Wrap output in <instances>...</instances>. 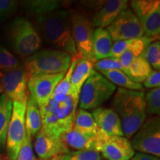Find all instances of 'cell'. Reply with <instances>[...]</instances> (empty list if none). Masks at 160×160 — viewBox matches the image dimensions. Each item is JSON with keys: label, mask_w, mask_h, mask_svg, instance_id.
I'll list each match as a JSON object with an SVG mask.
<instances>
[{"label": "cell", "mask_w": 160, "mask_h": 160, "mask_svg": "<svg viewBox=\"0 0 160 160\" xmlns=\"http://www.w3.org/2000/svg\"><path fill=\"white\" fill-rule=\"evenodd\" d=\"M35 24L42 41L44 40L57 50L66 52L72 59H79L72 36L70 11L57 10L36 18Z\"/></svg>", "instance_id": "cell-1"}, {"label": "cell", "mask_w": 160, "mask_h": 160, "mask_svg": "<svg viewBox=\"0 0 160 160\" xmlns=\"http://www.w3.org/2000/svg\"><path fill=\"white\" fill-rule=\"evenodd\" d=\"M111 108L119 116L123 135L130 139L145 121V93L119 88L111 102Z\"/></svg>", "instance_id": "cell-2"}, {"label": "cell", "mask_w": 160, "mask_h": 160, "mask_svg": "<svg viewBox=\"0 0 160 160\" xmlns=\"http://www.w3.org/2000/svg\"><path fill=\"white\" fill-rule=\"evenodd\" d=\"M79 102L68 95L61 102L50 100L40 110L42 120L41 130L48 135L60 137L73 129Z\"/></svg>", "instance_id": "cell-3"}, {"label": "cell", "mask_w": 160, "mask_h": 160, "mask_svg": "<svg viewBox=\"0 0 160 160\" xmlns=\"http://www.w3.org/2000/svg\"><path fill=\"white\" fill-rule=\"evenodd\" d=\"M68 53L57 49H43L24 59L22 64L28 78L57 74L68 70L72 61Z\"/></svg>", "instance_id": "cell-4"}, {"label": "cell", "mask_w": 160, "mask_h": 160, "mask_svg": "<svg viewBox=\"0 0 160 160\" xmlns=\"http://www.w3.org/2000/svg\"><path fill=\"white\" fill-rule=\"evenodd\" d=\"M8 38L13 52L25 59L37 52L42 45L37 29L29 20L23 17H17L11 22Z\"/></svg>", "instance_id": "cell-5"}, {"label": "cell", "mask_w": 160, "mask_h": 160, "mask_svg": "<svg viewBox=\"0 0 160 160\" xmlns=\"http://www.w3.org/2000/svg\"><path fill=\"white\" fill-rule=\"evenodd\" d=\"M117 91V86L93 69L80 91V109L93 110L111 99Z\"/></svg>", "instance_id": "cell-6"}, {"label": "cell", "mask_w": 160, "mask_h": 160, "mask_svg": "<svg viewBox=\"0 0 160 160\" xmlns=\"http://www.w3.org/2000/svg\"><path fill=\"white\" fill-rule=\"evenodd\" d=\"M72 36L79 59H85L95 62L93 54V26L91 20L82 13L70 11Z\"/></svg>", "instance_id": "cell-7"}, {"label": "cell", "mask_w": 160, "mask_h": 160, "mask_svg": "<svg viewBox=\"0 0 160 160\" xmlns=\"http://www.w3.org/2000/svg\"><path fill=\"white\" fill-rule=\"evenodd\" d=\"M131 144L134 151L160 157V118L153 116L146 119L131 138Z\"/></svg>", "instance_id": "cell-8"}, {"label": "cell", "mask_w": 160, "mask_h": 160, "mask_svg": "<svg viewBox=\"0 0 160 160\" xmlns=\"http://www.w3.org/2000/svg\"><path fill=\"white\" fill-rule=\"evenodd\" d=\"M131 7L141 23L145 37L152 42L159 41V0H133L131 2Z\"/></svg>", "instance_id": "cell-9"}, {"label": "cell", "mask_w": 160, "mask_h": 160, "mask_svg": "<svg viewBox=\"0 0 160 160\" xmlns=\"http://www.w3.org/2000/svg\"><path fill=\"white\" fill-rule=\"evenodd\" d=\"M27 101L13 102L11 118L6 138V151L9 160H17L25 137V111Z\"/></svg>", "instance_id": "cell-10"}, {"label": "cell", "mask_w": 160, "mask_h": 160, "mask_svg": "<svg viewBox=\"0 0 160 160\" xmlns=\"http://www.w3.org/2000/svg\"><path fill=\"white\" fill-rule=\"evenodd\" d=\"M96 142V151L108 160H130L135 154L131 142L125 137L108 136L100 130Z\"/></svg>", "instance_id": "cell-11"}, {"label": "cell", "mask_w": 160, "mask_h": 160, "mask_svg": "<svg viewBox=\"0 0 160 160\" xmlns=\"http://www.w3.org/2000/svg\"><path fill=\"white\" fill-rule=\"evenodd\" d=\"M112 41L118 42L145 36L141 23L131 9L128 8L119 15L115 21L106 28Z\"/></svg>", "instance_id": "cell-12"}, {"label": "cell", "mask_w": 160, "mask_h": 160, "mask_svg": "<svg viewBox=\"0 0 160 160\" xmlns=\"http://www.w3.org/2000/svg\"><path fill=\"white\" fill-rule=\"evenodd\" d=\"M28 77L23 65L11 71H0V85L12 102H22L28 100Z\"/></svg>", "instance_id": "cell-13"}, {"label": "cell", "mask_w": 160, "mask_h": 160, "mask_svg": "<svg viewBox=\"0 0 160 160\" xmlns=\"http://www.w3.org/2000/svg\"><path fill=\"white\" fill-rule=\"evenodd\" d=\"M66 72L57 74L34 76L28 78V90L29 95L35 100L39 109L45 107L52 99L58 83L62 79Z\"/></svg>", "instance_id": "cell-14"}, {"label": "cell", "mask_w": 160, "mask_h": 160, "mask_svg": "<svg viewBox=\"0 0 160 160\" xmlns=\"http://www.w3.org/2000/svg\"><path fill=\"white\" fill-rule=\"evenodd\" d=\"M34 151L39 159H48L58 155H64L70 151L60 137L48 135L42 130L35 136Z\"/></svg>", "instance_id": "cell-15"}, {"label": "cell", "mask_w": 160, "mask_h": 160, "mask_svg": "<svg viewBox=\"0 0 160 160\" xmlns=\"http://www.w3.org/2000/svg\"><path fill=\"white\" fill-rule=\"evenodd\" d=\"M93 16L91 20L93 27L107 28L111 25L119 14L128 8L127 0H109Z\"/></svg>", "instance_id": "cell-16"}, {"label": "cell", "mask_w": 160, "mask_h": 160, "mask_svg": "<svg viewBox=\"0 0 160 160\" xmlns=\"http://www.w3.org/2000/svg\"><path fill=\"white\" fill-rule=\"evenodd\" d=\"M91 114L99 128L106 134L124 137L121 121L113 109L99 107L93 109Z\"/></svg>", "instance_id": "cell-17"}, {"label": "cell", "mask_w": 160, "mask_h": 160, "mask_svg": "<svg viewBox=\"0 0 160 160\" xmlns=\"http://www.w3.org/2000/svg\"><path fill=\"white\" fill-rule=\"evenodd\" d=\"M93 71V62L85 59H78L71 78V88L69 94L79 102L80 91L86 80Z\"/></svg>", "instance_id": "cell-18"}, {"label": "cell", "mask_w": 160, "mask_h": 160, "mask_svg": "<svg viewBox=\"0 0 160 160\" xmlns=\"http://www.w3.org/2000/svg\"><path fill=\"white\" fill-rule=\"evenodd\" d=\"M151 42H152L151 40L145 36L136 39L115 42L113 43L108 57L119 58L125 51L131 52L136 57H139Z\"/></svg>", "instance_id": "cell-19"}, {"label": "cell", "mask_w": 160, "mask_h": 160, "mask_svg": "<svg viewBox=\"0 0 160 160\" xmlns=\"http://www.w3.org/2000/svg\"><path fill=\"white\" fill-rule=\"evenodd\" d=\"M63 142L70 148L76 151H96V138L86 137L74 129L66 132L60 137Z\"/></svg>", "instance_id": "cell-20"}, {"label": "cell", "mask_w": 160, "mask_h": 160, "mask_svg": "<svg viewBox=\"0 0 160 160\" xmlns=\"http://www.w3.org/2000/svg\"><path fill=\"white\" fill-rule=\"evenodd\" d=\"M113 46V41L105 28H97L93 31V54L95 61L109 57Z\"/></svg>", "instance_id": "cell-21"}, {"label": "cell", "mask_w": 160, "mask_h": 160, "mask_svg": "<svg viewBox=\"0 0 160 160\" xmlns=\"http://www.w3.org/2000/svg\"><path fill=\"white\" fill-rule=\"evenodd\" d=\"M73 128L82 134L91 138L97 137L100 131L91 113L80 108L76 113Z\"/></svg>", "instance_id": "cell-22"}, {"label": "cell", "mask_w": 160, "mask_h": 160, "mask_svg": "<svg viewBox=\"0 0 160 160\" xmlns=\"http://www.w3.org/2000/svg\"><path fill=\"white\" fill-rule=\"evenodd\" d=\"M25 131L30 137H35L42 128L41 113L34 99L28 95L25 111Z\"/></svg>", "instance_id": "cell-23"}, {"label": "cell", "mask_w": 160, "mask_h": 160, "mask_svg": "<svg viewBox=\"0 0 160 160\" xmlns=\"http://www.w3.org/2000/svg\"><path fill=\"white\" fill-rule=\"evenodd\" d=\"M22 2L24 9L36 18L59 10L62 5L57 0H28Z\"/></svg>", "instance_id": "cell-24"}, {"label": "cell", "mask_w": 160, "mask_h": 160, "mask_svg": "<svg viewBox=\"0 0 160 160\" xmlns=\"http://www.w3.org/2000/svg\"><path fill=\"white\" fill-rule=\"evenodd\" d=\"M12 109V100L5 93H2L0 95V148H3L5 146Z\"/></svg>", "instance_id": "cell-25"}, {"label": "cell", "mask_w": 160, "mask_h": 160, "mask_svg": "<svg viewBox=\"0 0 160 160\" xmlns=\"http://www.w3.org/2000/svg\"><path fill=\"white\" fill-rule=\"evenodd\" d=\"M99 73H101L104 77H105L115 86H119L121 88L144 92L142 85L133 82L122 71H105L101 72Z\"/></svg>", "instance_id": "cell-26"}, {"label": "cell", "mask_w": 160, "mask_h": 160, "mask_svg": "<svg viewBox=\"0 0 160 160\" xmlns=\"http://www.w3.org/2000/svg\"><path fill=\"white\" fill-rule=\"evenodd\" d=\"M151 71V66L140 56L133 60L125 73L133 82L141 84L147 79Z\"/></svg>", "instance_id": "cell-27"}, {"label": "cell", "mask_w": 160, "mask_h": 160, "mask_svg": "<svg viewBox=\"0 0 160 160\" xmlns=\"http://www.w3.org/2000/svg\"><path fill=\"white\" fill-rule=\"evenodd\" d=\"M77 58L73 59L71 61V65L68 70L65 73L62 79L60 80L58 85L56 88L54 92H53L52 99L55 102H61L65 99L69 95L70 88H71V78L73 69H74L78 61Z\"/></svg>", "instance_id": "cell-28"}, {"label": "cell", "mask_w": 160, "mask_h": 160, "mask_svg": "<svg viewBox=\"0 0 160 160\" xmlns=\"http://www.w3.org/2000/svg\"><path fill=\"white\" fill-rule=\"evenodd\" d=\"M145 113L151 117L160 114V88L151 89L145 95Z\"/></svg>", "instance_id": "cell-29"}, {"label": "cell", "mask_w": 160, "mask_h": 160, "mask_svg": "<svg viewBox=\"0 0 160 160\" xmlns=\"http://www.w3.org/2000/svg\"><path fill=\"white\" fill-rule=\"evenodd\" d=\"M141 57L144 58L155 71H160V42H152L145 49Z\"/></svg>", "instance_id": "cell-30"}, {"label": "cell", "mask_w": 160, "mask_h": 160, "mask_svg": "<svg viewBox=\"0 0 160 160\" xmlns=\"http://www.w3.org/2000/svg\"><path fill=\"white\" fill-rule=\"evenodd\" d=\"M22 65L20 61L9 50L0 45V71H11Z\"/></svg>", "instance_id": "cell-31"}, {"label": "cell", "mask_w": 160, "mask_h": 160, "mask_svg": "<svg viewBox=\"0 0 160 160\" xmlns=\"http://www.w3.org/2000/svg\"><path fill=\"white\" fill-rule=\"evenodd\" d=\"M93 69L101 73L111 71H122V67L119 58L108 57L96 61L93 63Z\"/></svg>", "instance_id": "cell-32"}, {"label": "cell", "mask_w": 160, "mask_h": 160, "mask_svg": "<svg viewBox=\"0 0 160 160\" xmlns=\"http://www.w3.org/2000/svg\"><path fill=\"white\" fill-rule=\"evenodd\" d=\"M62 160H101V155L96 151H70Z\"/></svg>", "instance_id": "cell-33"}, {"label": "cell", "mask_w": 160, "mask_h": 160, "mask_svg": "<svg viewBox=\"0 0 160 160\" xmlns=\"http://www.w3.org/2000/svg\"><path fill=\"white\" fill-rule=\"evenodd\" d=\"M17 160H37L32 145V138L27 133L19 149Z\"/></svg>", "instance_id": "cell-34"}, {"label": "cell", "mask_w": 160, "mask_h": 160, "mask_svg": "<svg viewBox=\"0 0 160 160\" xmlns=\"http://www.w3.org/2000/svg\"><path fill=\"white\" fill-rule=\"evenodd\" d=\"M19 2L16 0H0V22L11 17L17 11Z\"/></svg>", "instance_id": "cell-35"}, {"label": "cell", "mask_w": 160, "mask_h": 160, "mask_svg": "<svg viewBox=\"0 0 160 160\" xmlns=\"http://www.w3.org/2000/svg\"><path fill=\"white\" fill-rule=\"evenodd\" d=\"M142 86L149 89L159 88L160 86V72L152 70L148 77L143 82Z\"/></svg>", "instance_id": "cell-36"}, {"label": "cell", "mask_w": 160, "mask_h": 160, "mask_svg": "<svg viewBox=\"0 0 160 160\" xmlns=\"http://www.w3.org/2000/svg\"><path fill=\"white\" fill-rule=\"evenodd\" d=\"M130 160H160L159 157L146 153H137L134 154Z\"/></svg>", "instance_id": "cell-37"}, {"label": "cell", "mask_w": 160, "mask_h": 160, "mask_svg": "<svg viewBox=\"0 0 160 160\" xmlns=\"http://www.w3.org/2000/svg\"><path fill=\"white\" fill-rule=\"evenodd\" d=\"M62 156L63 155H58V156H56V157H54L50 158V159H45V160H62ZM38 160H43V159H38Z\"/></svg>", "instance_id": "cell-38"}, {"label": "cell", "mask_w": 160, "mask_h": 160, "mask_svg": "<svg viewBox=\"0 0 160 160\" xmlns=\"http://www.w3.org/2000/svg\"><path fill=\"white\" fill-rule=\"evenodd\" d=\"M2 93H3V90H2V88L1 85H0V95H1Z\"/></svg>", "instance_id": "cell-39"}, {"label": "cell", "mask_w": 160, "mask_h": 160, "mask_svg": "<svg viewBox=\"0 0 160 160\" xmlns=\"http://www.w3.org/2000/svg\"><path fill=\"white\" fill-rule=\"evenodd\" d=\"M1 158H2V155H1V153H0V159H1Z\"/></svg>", "instance_id": "cell-40"}]
</instances>
